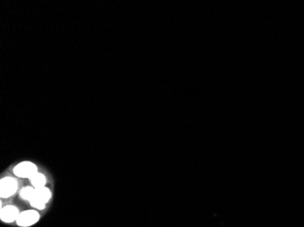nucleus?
Segmentation results:
<instances>
[{"mask_svg":"<svg viewBox=\"0 0 304 227\" xmlns=\"http://www.w3.org/2000/svg\"><path fill=\"white\" fill-rule=\"evenodd\" d=\"M18 190V182L13 177H4L0 181V196L8 198L16 194Z\"/></svg>","mask_w":304,"mask_h":227,"instance_id":"obj_1","label":"nucleus"},{"mask_svg":"<svg viewBox=\"0 0 304 227\" xmlns=\"http://www.w3.org/2000/svg\"><path fill=\"white\" fill-rule=\"evenodd\" d=\"M38 173V167L32 162H22L14 168V174L22 178H31Z\"/></svg>","mask_w":304,"mask_h":227,"instance_id":"obj_2","label":"nucleus"},{"mask_svg":"<svg viewBox=\"0 0 304 227\" xmlns=\"http://www.w3.org/2000/svg\"><path fill=\"white\" fill-rule=\"evenodd\" d=\"M40 220V214L35 210H27L24 212H21L17 224L21 227H31L35 225L38 221Z\"/></svg>","mask_w":304,"mask_h":227,"instance_id":"obj_3","label":"nucleus"},{"mask_svg":"<svg viewBox=\"0 0 304 227\" xmlns=\"http://www.w3.org/2000/svg\"><path fill=\"white\" fill-rule=\"evenodd\" d=\"M20 214V212L19 211L17 207L14 206H7L1 209L0 218L5 223H12L15 221L17 222Z\"/></svg>","mask_w":304,"mask_h":227,"instance_id":"obj_4","label":"nucleus"},{"mask_svg":"<svg viewBox=\"0 0 304 227\" xmlns=\"http://www.w3.org/2000/svg\"><path fill=\"white\" fill-rule=\"evenodd\" d=\"M34 197L42 203L47 204V202L50 200V198H51V192L46 187L37 188V189H35Z\"/></svg>","mask_w":304,"mask_h":227,"instance_id":"obj_5","label":"nucleus"},{"mask_svg":"<svg viewBox=\"0 0 304 227\" xmlns=\"http://www.w3.org/2000/svg\"><path fill=\"white\" fill-rule=\"evenodd\" d=\"M30 181H31L32 187H34L35 189L45 187L46 183H47L45 175L43 174H40V173H37L35 175H33L30 178Z\"/></svg>","mask_w":304,"mask_h":227,"instance_id":"obj_6","label":"nucleus"},{"mask_svg":"<svg viewBox=\"0 0 304 227\" xmlns=\"http://www.w3.org/2000/svg\"><path fill=\"white\" fill-rule=\"evenodd\" d=\"M35 195V188L33 187H24L21 189L20 196L24 200L29 201L33 199Z\"/></svg>","mask_w":304,"mask_h":227,"instance_id":"obj_7","label":"nucleus"},{"mask_svg":"<svg viewBox=\"0 0 304 227\" xmlns=\"http://www.w3.org/2000/svg\"><path fill=\"white\" fill-rule=\"evenodd\" d=\"M29 203H30V206L32 207H34L35 209L43 210V209H45V207H46V204H44V203H42L41 201L36 199L35 197H33V199H31V200L29 201Z\"/></svg>","mask_w":304,"mask_h":227,"instance_id":"obj_8","label":"nucleus"}]
</instances>
